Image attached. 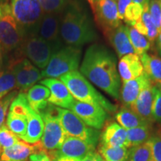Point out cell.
I'll list each match as a JSON object with an SVG mask.
<instances>
[{"instance_id": "37", "label": "cell", "mask_w": 161, "mask_h": 161, "mask_svg": "<svg viewBox=\"0 0 161 161\" xmlns=\"http://www.w3.org/2000/svg\"><path fill=\"white\" fill-rule=\"evenodd\" d=\"M153 122L161 125V87L160 86H154V101L152 105Z\"/></svg>"}, {"instance_id": "47", "label": "cell", "mask_w": 161, "mask_h": 161, "mask_svg": "<svg viewBox=\"0 0 161 161\" xmlns=\"http://www.w3.org/2000/svg\"><path fill=\"white\" fill-rule=\"evenodd\" d=\"M3 65V55H2L1 47H0V67Z\"/></svg>"}, {"instance_id": "15", "label": "cell", "mask_w": 161, "mask_h": 161, "mask_svg": "<svg viewBox=\"0 0 161 161\" xmlns=\"http://www.w3.org/2000/svg\"><path fill=\"white\" fill-rule=\"evenodd\" d=\"M60 21V14H44L37 32V35L40 37L59 49L61 48Z\"/></svg>"}, {"instance_id": "18", "label": "cell", "mask_w": 161, "mask_h": 161, "mask_svg": "<svg viewBox=\"0 0 161 161\" xmlns=\"http://www.w3.org/2000/svg\"><path fill=\"white\" fill-rule=\"evenodd\" d=\"M118 71L122 83L140 77L144 72L140 56L136 54H128L120 58Z\"/></svg>"}, {"instance_id": "24", "label": "cell", "mask_w": 161, "mask_h": 161, "mask_svg": "<svg viewBox=\"0 0 161 161\" xmlns=\"http://www.w3.org/2000/svg\"><path fill=\"white\" fill-rule=\"evenodd\" d=\"M140 58L147 75L152 82L161 86V58L147 52L140 55Z\"/></svg>"}, {"instance_id": "45", "label": "cell", "mask_w": 161, "mask_h": 161, "mask_svg": "<svg viewBox=\"0 0 161 161\" xmlns=\"http://www.w3.org/2000/svg\"><path fill=\"white\" fill-rule=\"evenodd\" d=\"M156 41H157V46H158V50H159V52H160V53L161 55V32L159 33L158 37V38H157Z\"/></svg>"}, {"instance_id": "5", "label": "cell", "mask_w": 161, "mask_h": 161, "mask_svg": "<svg viewBox=\"0 0 161 161\" xmlns=\"http://www.w3.org/2000/svg\"><path fill=\"white\" fill-rule=\"evenodd\" d=\"M26 37L25 34L12 13L11 5L0 4V46L4 50H17Z\"/></svg>"}, {"instance_id": "49", "label": "cell", "mask_w": 161, "mask_h": 161, "mask_svg": "<svg viewBox=\"0 0 161 161\" xmlns=\"http://www.w3.org/2000/svg\"><path fill=\"white\" fill-rule=\"evenodd\" d=\"M7 1H8V0H0V4L7 3Z\"/></svg>"}, {"instance_id": "46", "label": "cell", "mask_w": 161, "mask_h": 161, "mask_svg": "<svg viewBox=\"0 0 161 161\" xmlns=\"http://www.w3.org/2000/svg\"><path fill=\"white\" fill-rule=\"evenodd\" d=\"M131 1L134 2V3L140 4V5H143L145 3H146L147 2H148V1H149V0H131Z\"/></svg>"}, {"instance_id": "7", "label": "cell", "mask_w": 161, "mask_h": 161, "mask_svg": "<svg viewBox=\"0 0 161 161\" xmlns=\"http://www.w3.org/2000/svg\"><path fill=\"white\" fill-rule=\"evenodd\" d=\"M56 112L66 136L79 139L96 148L100 140V130L86 125L69 109L56 107Z\"/></svg>"}, {"instance_id": "27", "label": "cell", "mask_w": 161, "mask_h": 161, "mask_svg": "<svg viewBox=\"0 0 161 161\" xmlns=\"http://www.w3.org/2000/svg\"><path fill=\"white\" fill-rule=\"evenodd\" d=\"M98 153L104 161H127L130 154V148L126 147H107L100 145Z\"/></svg>"}, {"instance_id": "23", "label": "cell", "mask_w": 161, "mask_h": 161, "mask_svg": "<svg viewBox=\"0 0 161 161\" xmlns=\"http://www.w3.org/2000/svg\"><path fill=\"white\" fill-rule=\"evenodd\" d=\"M44 131V122L40 114L32 110L28 116L27 130L23 138L24 142L29 144L40 142Z\"/></svg>"}, {"instance_id": "10", "label": "cell", "mask_w": 161, "mask_h": 161, "mask_svg": "<svg viewBox=\"0 0 161 161\" xmlns=\"http://www.w3.org/2000/svg\"><path fill=\"white\" fill-rule=\"evenodd\" d=\"M10 67L15 75L17 88L22 92L28 91L43 78L40 69L27 58L15 60Z\"/></svg>"}, {"instance_id": "29", "label": "cell", "mask_w": 161, "mask_h": 161, "mask_svg": "<svg viewBox=\"0 0 161 161\" xmlns=\"http://www.w3.org/2000/svg\"><path fill=\"white\" fill-rule=\"evenodd\" d=\"M28 118L8 112L6 120V125L14 134L21 140L25 136L27 130Z\"/></svg>"}, {"instance_id": "43", "label": "cell", "mask_w": 161, "mask_h": 161, "mask_svg": "<svg viewBox=\"0 0 161 161\" xmlns=\"http://www.w3.org/2000/svg\"><path fill=\"white\" fill-rule=\"evenodd\" d=\"M82 161H104V160L99 153L93 150L90 152Z\"/></svg>"}, {"instance_id": "54", "label": "cell", "mask_w": 161, "mask_h": 161, "mask_svg": "<svg viewBox=\"0 0 161 161\" xmlns=\"http://www.w3.org/2000/svg\"><path fill=\"white\" fill-rule=\"evenodd\" d=\"M0 47H1V46H0Z\"/></svg>"}, {"instance_id": "14", "label": "cell", "mask_w": 161, "mask_h": 161, "mask_svg": "<svg viewBox=\"0 0 161 161\" xmlns=\"http://www.w3.org/2000/svg\"><path fill=\"white\" fill-rule=\"evenodd\" d=\"M40 83L49 90L50 96L48 99L49 104L60 108L69 109L75 98L61 80L57 78H45L40 80Z\"/></svg>"}, {"instance_id": "39", "label": "cell", "mask_w": 161, "mask_h": 161, "mask_svg": "<svg viewBox=\"0 0 161 161\" xmlns=\"http://www.w3.org/2000/svg\"><path fill=\"white\" fill-rule=\"evenodd\" d=\"M148 9L154 25L159 32H161V3L160 0H149Z\"/></svg>"}, {"instance_id": "12", "label": "cell", "mask_w": 161, "mask_h": 161, "mask_svg": "<svg viewBox=\"0 0 161 161\" xmlns=\"http://www.w3.org/2000/svg\"><path fill=\"white\" fill-rule=\"evenodd\" d=\"M90 128L100 130L108 118V112L102 107L74 101L69 109Z\"/></svg>"}, {"instance_id": "16", "label": "cell", "mask_w": 161, "mask_h": 161, "mask_svg": "<svg viewBox=\"0 0 161 161\" xmlns=\"http://www.w3.org/2000/svg\"><path fill=\"white\" fill-rule=\"evenodd\" d=\"M152 82V80L144 72L143 74L137 78L122 83L120 90L119 99L123 107L130 108L137 99L142 90Z\"/></svg>"}, {"instance_id": "42", "label": "cell", "mask_w": 161, "mask_h": 161, "mask_svg": "<svg viewBox=\"0 0 161 161\" xmlns=\"http://www.w3.org/2000/svg\"><path fill=\"white\" fill-rule=\"evenodd\" d=\"M30 161H52L49 154L44 150H40L34 153L29 158Z\"/></svg>"}, {"instance_id": "44", "label": "cell", "mask_w": 161, "mask_h": 161, "mask_svg": "<svg viewBox=\"0 0 161 161\" xmlns=\"http://www.w3.org/2000/svg\"><path fill=\"white\" fill-rule=\"evenodd\" d=\"M133 27H134V29L139 32V33L142 34V35H143L145 36H147V30L146 29V27L144 26L143 23H142V19H140L138 20V21H136L135 24L133 25Z\"/></svg>"}, {"instance_id": "25", "label": "cell", "mask_w": 161, "mask_h": 161, "mask_svg": "<svg viewBox=\"0 0 161 161\" xmlns=\"http://www.w3.org/2000/svg\"><path fill=\"white\" fill-rule=\"evenodd\" d=\"M117 123L125 130L137 128V127L152 125L140 117L138 114L131 109L123 107L119 110L115 115Z\"/></svg>"}, {"instance_id": "9", "label": "cell", "mask_w": 161, "mask_h": 161, "mask_svg": "<svg viewBox=\"0 0 161 161\" xmlns=\"http://www.w3.org/2000/svg\"><path fill=\"white\" fill-rule=\"evenodd\" d=\"M40 114L44 122V131L40 142L42 148L50 152L59 149L66 135L58 117L56 106L49 104Z\"/></svg>"}, {"instance_id": "36", "label": "cell", "mask_w": 161, "mask_h": 161, "mask_svg": "<svg viewBox=\"0 0 161 161\" xmlns=\"http://www.w3.org/2000/svg\"><path fill=\"white\" fill-rule=\"evenodd\" d=\"M19 140L20 139L14 134L7 125H3L0 127V146L3 149L14 146Z\"/></svg>"}, {"instance_id": "41", "label": "cell", "mask_w": 161, "mask_h": 161, "mask_svg": "<svg viewBox=\"0 0 161 161\" xmlns=\"http://www.w3.org/2000/svg\"><path fill=\"white\" fill-rule=\"evenodd\" d=\"M131 2V0H117V1H116L119 18L121 21H122V20H124L125 10L128 5H129Z\"/></svg>"}, {"instance_id": "2", "label": "cell", "mask_w": 161, "mask_h": 161, "mask_svg": "<svg viewBox=\"0 0 161 161\" xmlns=\"http://www.w3.org/2000/svg\"><path fill=\"white\" fill-rule=\"evenodd\" d=\"M60 37L68 46L75 47H81L98 38L91 18L78 3H67L60 21Z\"/></svg>"}, {"instance_id": "21", "label": "cell", "mask_w": 161, "mask_h": 161, "mask_svg": "<svg viewBox=\"0 0 161 161\" xmlns=\"http://www.w3.org/2000/svg\"><path fill=\"white\" fill-rule=\"evenodd\" d=\"M100 140V145L107 147H126L127 130L117 122H110L105 126L103 132L101 133Z\"/></svg>"}, {"instance_id": "52", "label": "cell", "mask_w": 161, "mask_h": 161, "mask_svg": "<svg viewBox=\"0 0 161 161\" xmlns=\"http://www.w3.org/2000/svg\"><path fill=\"white\" fill-rule=\"evenodd\" d=\"M160 3H161V0H160Z\"/></svg>"}, {"instance_id": "11", "label": "cell", "mask_w": 161, "mask_h": 161, "mask_svg": "<svg viewBox=\"0 0 161 161\" xmlns=\"http://www.w3.org/2000/svg\"><path fill=\"white\" fill-rule=\"evenodd\" d=\"M91 8L96 20L105 35L122 24L119 18L116 2L114 0H98Z\"/></svg>"}, {"instance_id": "53", "label": "cell", "mask_w": 161, "mask_h": 161, "mask_svg": "<svg viewBox=\"0 0 161 161\" xmlns=\"http://www.w3.org/2000/svg\"><path fill=\"white\" fill-rule=\"evenodd\" d=\"M158 86H159V85H158ZM160 86V87H161V86Z\"/></svg>"}, {"instance_id": "8", "label": "cell", "mask_w": 161, "mask_h": 161, "mask_svg": "<svg viewBox=\"0 0 161 161\" xmlns=\"http://www.w3.org/2000/svg\"><path fill=\"white\" fill-rule=\"evenodd\" d=\"M59 49L39 35H35L26 37L17 52L20 55L25 56L34 65L44 69L52 55Z\"/></svg>"}, {"instance_id": "32", "label": "cell", "mask_w": 161, "mask_h": 161, "mask_svg": "<svg viewBox=\"0 0 161 161\" xmlns=\"http://www.w3.org/2000/svg\"><path fill=\"white\" fill-rule=\"evenodd\" d=\"M148 2H147L146 3H145L142 5L143 11H142L141 19H142V23H143L144 26L147 30V38H148L151 43H154L157 40V38H158L160 32H159L158 29H157L156 25H154V22H153L152 19V17H151L149 9H148Z\"/></svg>"}, {"instance_id": "4", "label": "cell", "mask_w": 161, "mask_h": 161, "mask_svg": "<svg viewBox=\"0 0 161 161\" xmlns=\"http://www.w3.org/2000/svg\"><path fill=\"white\" fill-rule=\"evenodd\" d=\"M81 47L66 46L52 55L49 64L42 72L46 78H57L68 72L76 71L81 58Z\"/></svg>"}, {"instance_id": "6", "label": "cell", "mask_w": 161, "mask_h": 161, "mask_svg": "<svg viewBox=\"0 0 161 161\" xmlns=\"http://www.w3.org/2000/svg\"><path fill=\"white\" fill-rule=\"evenodd\" d=\"M12 13L25 36L37 35L44 12L38 0H11Z\"/></svg>"}, {"instance_id": "33", "label": "cell", "mask_w": 161, "mask_h": 161, "mask_svg": "<svg viewBox=\"0 0 161 161\" xmlns=\"http://www.w3.org/2000/svg\"><path fill=\"white\" fill-rule=\"evenodd\" d=\"M127 161H152V151L149 142L130 148V154Z\"/></svg>"}, {"instance_id": "34", "label": "cell", "mask_w": 161, "mask_h": 161, "mask_svg": "<svg viewBox=\"0 0 161 161\" xmlns=\"http://www.w3.org/2000/svg\"><path fill=\"white\" fill-rule=\"evenodd\" d=\"M44 14H60L65 11L67 0H38Z\"/></svg>"}, {"instance_id": "13", "label": "cell", "mask_w": 161, "mask_h": 161, "mask_svg": "<svg viewBox=\"0 0 161 161\" xmlns=\"http://www.w3.org/2000/svg\"><path fill=\"white\" fill-rule=\"evenodd\" d=\"M95 147L79 139L66 136L59 149L52 152L53 161H82Z\"/></svg>"}, {"instance_id": "50", "label": "cell", "mask_w": 161, "mask_h": 161, "mask_svg": "<svg viewBox=\"0 0 161 161\" xmlns=\"http://www.w3.org/2000/svg\"><path fill=\"white\" fill-rule=\"evenodd\" d=\"M2 152H3V150H2V147L0 146V159H1V154H2Z\"/></svg>"}, {"instance_id": "17", "label": "cell", "mask_w": 161, "mask_h": 161, "mask_svg": "<svg viewBox=\"0 0 161 161\" xmlns=\"http://www.w3.org/2000/svg\"><path fill=\"white\" fill-rule=\"evenodd\" d=\"M154 84L153 82L146 85L140 92L137 99L130 109L138 114L151 124L154 123L152 119V105L154 95Z\"/></svg>"}, {"instance_id": "3", "label": "cell", "mask_w": 161, "mask_h": 161, "mask_svg": "<svg viewBox=\"0 0 161 161\" xmlns=\"http://www.w3.org/2000/svg\"><path fill=\"white\" fill-rule=\"evenodd\" d=\"M75 100L93 105L102 107L108 113H115L116 107L96 90L84 76L78 72L72 71L60 77Z\"/></svg>"}, {"instance_id": "38", "label": "cell", "mask_w": 161, "mask_h": 161, "mask_svg": "<svg viewBox=\"0 0 161 161\" xmlns=\"http://www.w3.org/2000/svg\"><path fill=\"white\" fill-rule=\"evenodd\" d=\"M17 95V91L14 90V91L10 92L8 95L0 99V127L3 126L5 123V117L7 116L11 102H13V100Z\"/></svg>"}, {"instance_id": "22", "label": "cell", "mask_w": 161, "mask_h": 161, "mask_svg": "<svg viewBox=\"0 0 161 161\" xmlns=\"http://www.w3.org/2000/svg\"><path fill=\"white\" fill-rule=\"evenodd\" d=\"M49 96V90L42 84H35L26 93V98L30 107L38 114L45 110L49 105L48 99Z\"/></svg>"}, {"instance_id": "48", "label": "cell", "mask_w": 161, "mask_h": 161, "mask_svg": "<svg viewBox=\"0 0 161 161\" xmlns=\"http://www.w3.org/2000/svg\"><path fill=\"white\" fill-rule=\"evenodd\" d=\"M97 1H98V0H88V2H89L90 6H92L94 3H96Z\"/></svg>"}, {"instance_id": "1", "label": "cell", "mask_w": 161, "mask_h": 161, "mask_svg": "<svg viewBox=\"0 0 161 161\" xmlns=\"http://www.w3.org/2000/svg\"><path fill=\"white\" fill-rule=\"evenodd\" d=\"M80 72L108 95L119 99L121 78L115 55L104 45L92 44L86 50Z\"/></svg>"}, {"instance_id": "51", "label": "cell", "mask_w": 161, "mask_h": 161, "mask_svg": "<svg viewBox=\"0 0 161 161\" xmlns=\"http://www.w3.org/2000/svg\"><path fill=\"white\" fill-rule=\"evenodd\" d=\"M114 1H116H116H117V0H114Z\"/></svg>"}, {"instance_id": "28", "label": "cell", "mask_w": 161, "mask_h": 161, "mask_svg": "<svg viewBox=\"0 0 161 161\" xmlns=\"http://www.w3.org/2000/svg\"><path fill=\"white\" fill-rule=\"evenodd\" d=\"M128 26V36L135 53L139 56L146 53L147 51L151 48V42L146 36L139 33L133 26Z\"/></svg>"}, {"instance_id": "35", "label": "cell", "mask_w": 161, "mask_h": 161, "mask_svg": "<svg viewBox=\"0 0 161 161\" xmlns=\"http://www.w3.org/2000/svg\"><path fill=\"white\" fill-rule=\"evenodd\" d=\"M143 8L140 4L131 2L125 10L124 20L128 25L133 26L138 20L141 19L142 17Z\"/></svg>"}, {"instance_id": "31", "label": "cell", "mask_w": 161, "mask_h": 161, "mask_svg": "<svg viewBox=\"0 0 161 161\" xmlns=\"http://www.w3.org/2000/svg\"><path fill=\"white\" fill-rule=\"evenodd\" d=\"M31 110L32 108L28 102L26 94L22 92L16 96L9 108V111L26 118H28Z\"/></svg>"}, {"instance_id": "30", "label": "cell", "mask_w": 161, "mask_h": 161, "mask_svg": "<svg viewBox=\"0 0 161 161\" xmlns=\"http://www.w3.org/2000/svg\"><path fill=\"white\" fill-rule=\"evenodd\" d=\"M15 88L17 81L11 67L7 70H0V99L14 91Z\"/></svg>"}, {"instance_id": "26", "label": "cell", "mask_w": 161, "mask_h": 161, "mask_svg": "<svg viewBox=\"0 0 161 161\" xmlns=\"http://www.w3.org/2000/svg\"><path fill=\"white\" fill-rule=\"evenodd\" d=\"M154 134L152 125L140 126L127 130V146L128 148L148 142Z\"/></svg>"}, {"instance_id": "19", "label": "cell", "mask_w": 161, "mask_h": 161, "mask_svg": "<svg viewBox=\"0 0 161 161\" xmlns=\"http://www.w3.org/2000/svg\"><path fill=\"white\" fill-rule=\"evenodd\" d=\"M41 143L29 144L19 140L14 146L3 149L0 161H26L34 153L41 150Z\"/></svg>"}, {"instance_id": "40", "label": "cell", "mask_w": 161, "mask_h": 161, "mask_svg": "<svg viewBox=\"0 0 161 161\" xmlns=\"http://www.w3.org/2000/svg\"><path fill=\"white\" fill-rule=\"evenodd\" d=\"M148 142L152 151V161H161V133L154 132Z\"/></svg>"}, {"instance_id": "20", "label": "cell", "mask_w": 161, "mask_h": 161, "mask_svg": "<svg viewBox=\"0 0 161 161\" xmlns=\"http://www.w3.org/2000/svg\"><path fill=\"white\" fill-rule=\"evenodd\" d=\"M106 35L115 49L118 57L122 58L128 54H136L130 43L127 25L121 24L119 27L112 30Z\"/></svg>"}]
</instances>
